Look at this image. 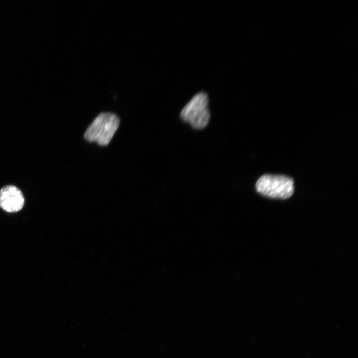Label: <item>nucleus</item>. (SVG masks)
<instances>
[{"label": "nucleus", "instance_id": "1", "mask_svg": "<svg viewBox=\"0 0 358 358\" xmlns=\"http://www.w3.org/2000/svg\"><path fill=\"white\" fill-rule=\"evenodd\" d=\"M120 123L118 116L114 113L101 112L87 129L85 139L90 142H95L100 146L107 145Z\"/></svg>", "mask_w": 358, "mask_h": 358}, {"label": "nucleus", "instance_id": "2", "mask_svg": "<svg viewBox=\"0 0 358 358\" xmlns=\"http://www.w3.org/2000/svg\"><path fill=\"white\" fill-rule=\"evenodd\" d=\"M256 189L263 196L276 199H286L294 192V181L284 175L265 174L256 183Z\"/></svg>", "mask_w": 358, "mask_h": 358}, {"label": "nucleus", "instance_id": "3", "mask_svg": "<svg viewBox=\"0 0 358 358\" xmlns=\"http://www.w3.org/2000/svg\"><path fill=\"white\" fill-rule=\"evenodd\" d=\"M208 103V97L206 93H197L182 109L180 112L181 119L189 122L195 129L204 128L210 119Z\"/></svg>", "mask_w": 358, "mask_h": 358}, {"label": "nucleus", "instance_id": "4", "mask_svg": "<svg viewBox=\"0 0 358 358\" xmlns=\"http://www.w3.org/2000/svg\"><path fill=\"white\" fill-rule=\"evenodd\" d=\"M24 198L21 190L15 186L8 185L0 190V207L8 212H15L22 209Z\"/></svg>", "mask_w": 358, "mask_h": 358}]
</instances>
